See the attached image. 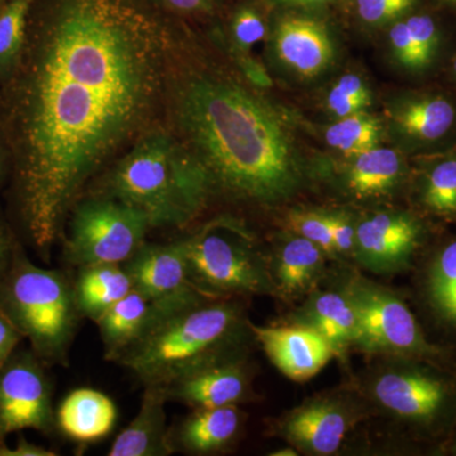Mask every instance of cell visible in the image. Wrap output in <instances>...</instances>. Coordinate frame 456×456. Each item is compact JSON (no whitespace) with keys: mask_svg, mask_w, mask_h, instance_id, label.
Returning a JSON list of instances; mask_svg holds the SVG:
<instances>
[{"mask_svg":"<svg viewBox=\"0 0 456 456\" xmlns=\"http://www.w3.org/2000/svg\"><path fill=\"white\" fill-rule=\"evenodd\" d=\"M5 102L18 213L49 257L84 185L151 112L171 32L155 0H41Z\"/></svg>","mask_w":456,"mask_h":456,"instance_id":"obj_1","label":"cell"},{"mask_svg":"<svg viewBox=\"0 0 456 456\" xmlns=\"http://www.w3.org/2000/svg\"><path fill=\"white\" fill-rule=\"evenodd\" d=\"M176 114L211 198L272 206L302 187L305 174L283 119L239 84L194 77L180 89Z\"/></svg>","mask_w":456,"mask_h":456,"instance_id":"obj_2","label":"cell"},{"mask_svg":"<svg viewBox=\"0 0 456 456\" xmlns=\"http://www.w3.org/2000/svg\"><path fill=\"white\" fill-rule=\"evenodd\" d=\"M216 299L200 289L164 299L149 330L114 362L143 387H165L215 362L239 358L250 322L235 303Z\"/></svg>","mask_w":456,"mask_h":456,"instance_id":"obj_3","label":"cell"},{"mask_svg":"<svg viewBox=\"0 0 456 456\" xmlns=\"http://www.w3.org/2000/svg\"><path fill=\"white\" fill-rule=\"evenodd\" d=\"M101 194L145 213L152 228L185 226L211 200L196 156L160 131L146 134L117 163Z\"/></svg>","mask_w":456,"mask_h":456,"instance_id":"obj_4","label":"cell"},{"mask_svg":"<svg viewBox=\"0 0 456 456\" xmlns=\"http://www.w3.org/2000/svg\"><path fill=\"white\" fill-rule=\"evenodd\" d=\"M0 308L47 367L68 365L83 316L74 281L64 273L36 265L17 244L11 265L0 278Z\"/></svg>","mask_w":456,"mask_h":456,"instance_id":"obj_5","label":"cell"},{"mask_svg":"<svg viewBox=\"0 0 456 456\" xmlns=\"http://www.w3.org/2000/svg\"><path fill=\"white\" fill-rule=\"evenodd\" d=\"M184 240L189 281L213 298L275 293L272 272L244 231L220 222Z\"/></svg>","mask_w":456,"mask_h":456,"instance_id":"obj_6","label":"cell"},{"mask_svg":"<svg viewBox=\"0 0 456 456\" xmlns=\"http://www.w3.org/2000/svg\"><path fill=\"white\" fill-rule=\"evenodd\" d=\"M145 213L114 200L94 196L77 203L65 237V260L71 265L123 264L145 244L151 230Z\"/></svg>","mask_w":456,"mask_h":456,"instance_id":"obj_7","label":"cell"},{"mask_svg":"<svg viewBox=\"0 0 456 456\" xmlns=\"http://www.w3.org/2000/svg\"><path fill=\"white\" fill-rule=\"evenodd\" d=\"M356 314L355 345L374 354L422 359L439 355L406 303L391 290L362 277L344 288Z\"/></svg>","mask_w":456,"mask_h":456,"instance_id":"obj_8","label":"cell"},{"mask_svg":"<svg viewBox=\"0 0 456 456\" xmlns=\"http://www.w3.org/2000/svg\"><path fill=\"white\" fill-rule=\"evenodd\" d=\"M47 365L32 349L16 350L0 368V444L14 432L56 431Z\"/></svg>","mask_w":456,"mask_h":456,"instance_id":"obj_9","label":"cell"},{"mask_svg":"<svg viewBox=\"0 0 456 456\" xmlns=\"http://www.w3.org/2000/svg\"><path fill=\"white\" fill-rule=\"evenodd\" d=\"M378 403L419 428H432L449 416L455 401L454 387L445 378L416 365L388 369L371 387Z\"/></svg>","mask_w":456,"mask_h":456,"instance_id":"obj_10","label":"cell"},{"mask_svg":"<svg viewBox=\"0 0 456 456\" xmlns=\"http://www.w3.org/2000/svg\"><path fill=\"white\" fill-rule=\"evenodd\" d=\"M422 242L421 224L407 213L377 212L356 224L354 257L375 273L407 268Z\"/></svg>","mask_w":456,"mask_h":456,"instance_id":"obj_11","label":"cell"},{"mask_svg":"<svg viewBox=\"0 0 456 456\" xmlns=\"http://www.w3.org/2000/svg\"><path fill=\"white\" fill-rule=\"evenodd\" d=\"M250 330L270 362L294 382L311 379L335 356L330 342L316 330L302 323L292 326L250 323Z\"/></svg>","mask_w":456,"mask_h":456,"instance_id":"obj_12","label":"cell"},{"mask_svg":"<svg viewBox=\"0 0 456 456\" xmlns=\"http://www.w3.org/2000/svg\"><path fill=\"white\" fill-rule=\"evenodd\" d=\"M353 410L335 397H321L294 408L281 421L285 439L314 455L335 454L341 448L351 425Z\"/></svg>","mask_w":456,"mask_h":456,"instance_id":"obj_13","label":"cell"},{"mask_svg":"<svg viewBox=\"0 0 456 456\" xmlns=\"http://www.w3.org/2000/svg\"><path fill=\"white\" fill-rule=\"evenodd\" d=\"M161 388L169 402H180L193 410L237 406L253 397L242 356L215 362Z\"/></svg>","mask_w":456,"mask_h":456,"instance_id":"obj_14","label":"cell"},{"mask_svg":"<svg viewBox=\"0 0 456 456\" xmlns=\"http://www.w3.org/2000/svg\"><path fill=\"white\" fill-rule=\"evenodd\" d=\"M122 266L131 279L132 289L151 301L171 298L196 288L189 281L184 240L169 244L145 242Z\"/></svg>","mask_w":456,"mask_h":456,"instance_id":"obj_15","label":"cell"},{"mask_svg":"<svg viewBox=\"0 0 456 456\" xmlns=\"http://www.w3.org/2000/svg\"><path fill=\"white\" fill-rule=\"evenodd\" d=\"M275 50L281 62L302 77H316L334 59L331 36L322 20L287 14L278 20Z\"/></svg>","mask_w":456,"mask_h":456,"instance_id":"obj_16","label":"cell"},{"mask_svg":"<svg viewBox=\"0 0 456 456\" xmlns=\"http://www.w3.org/2000/svg\"><path fill=\"white\" fill-rule=\"evenodd\" d=\"M167 393L161 387H143L139 412L114 439L110 456H169L175 452L167 426Z\"/></svg>","mask_w":456,"mask_h":456,"instance_id":"obj_17","label":"cell"},{"mask_svg":"<svg viewBox=\"0 0 456 456\" xmlns=\"http://www.w3.org/2000/svg\"><path fill=\"white\" fill-rule=\"evenodd\" d=\"M117 422V407L106 393L77 388L56 410V430L80 445L107 437Z\"/></svg>","mask_w":456,"mask_h":456,"instance_id":"obj_18","label":"cell"},{"mask_svg":"<svg viewBox=\"0 0 456 456\" xmlns=\"http://www.w3.org/2000/svg\"><path fill=\"white\" fill-rule=\"evenodd\" d=\"M242 413L237 406L203 408L182 419L171 428L175 452L212 454L233 443L241 430Z\"/></svg>","mask_w":456,"mask_h":456,"instance_id":"obj_19","label":"cell"},{"mask_svg":"<svg viewBox=\"0 0 456 456\" xmlns=\"http://www.w3.org/2000/svg\"><path fill=\"white\" fill-rule=\"evenodd\" d=\"M163 301H151L132 289L97 321L104 358L116 359L145 334L160 312Z\"/></svg>","mask_w":456,"mask_h":456,"instance_id":"obj_20","label":"cell"},{"mask_svg":"<svg viewBox=\"0 0 456 456\" xmlns=\"http://www.w3.org/2000/svg\"><path fill=\"white\" fill-rule=\"evenodd\" d=\"M325 251L305 237L290 235L279 245L272 272L275 292L297 297L316 285L325 269Z\"/></svg>","mask_w":456,"mask_h":456,"instance_id":"obj_21","label":"cell"},{"mask_svg":"<svg viewBox=\"0 0 456 456\" xmlns=\"http://www.w3.org/2000/svg\"><path fill=\"white\" fill-rule=\"evenodd\" d=\"M297 323L320 332L331 345L335 355H344L345 351L355 345V310L344 289L312 294L299 312Z\"/></svg>","mask_w":456,"mask_h":456,"instance_id":"obj_22","label":"cell"},{"mask_svg":"<svg viewBox=\"0 0 456 456\" xmlns=\"http://www.w3.org/2000/svg\"><path fill=\"white\" fill-rule=\"evenodd\" d=\"M74 290L82 316L97 322L131 292L132 283L122 264H95L77 268Z\"/></svg>","mask_w":456,"mask_h":456,"instance_id":"obj_23","label":"cell"},{"mask_svg":"<svg viewBox=\"0 0 456 456\" xmlns=\"http://www.w3.org/2000/svg\"><path fill=\"white\" fill-rule=\"evenodd\" d=\"M402 176V160L397 151L374 147L355 156L345 175V185L360 200L386 196Z\"/></svg>","mask_w":456,"mask_h":456,"instance_id":"obj_24","label":"cell"},{"mask_svg":"<svg viewBox=\"0 0 456 456\" xmlns=\"http://www.w3.org/2000/svg\"><path fill=\"white\" fill-rule=\"evenodd\" d=\"M395 125L407 136L422 141L440 139L452 128L454 107L444 98L408 102L393 114Z\"/></svg>","mask_w":456,"mask_h":456,"instance_id":"obj_25","label":"cell"},{"mask_svg":"<svg viewBox=\"0 0 456 456\" xmlns=\"http://www.w3.org/2000/svg\"><path fill=\"white\" fill-rule=\"evenodd\" d=\"M426 292L437 317L456 327V240L432 259L426 275Z\"/></svg>","mask_w":456,"mask_h":456,"instance_id":"obj_26","label":"cell"},{"mask_svg":"<svg viewBox=\"0 0 456 456\" xmlns=\"http://www.w3.org/2000/svg\"><path fill=\"white\" fill-rule=\"evenodd\" d=\"M33 2L8 0L0 9V74H11L16 68L25 47Z\"/></svg>","mask_w":456,"mask_h":456,"instance_id":"obj_27","label":"cell"},{"mask_svg":"<svg viewBox=\"0 0 456 456\" xmlns=\"http://www.w3.org/2000/svg\"><path fill=\"white\" fill-rule=\"evenodd\" d=\"M379 140V122L362 110L344 117L326 131V141L330 146L354 158L377 147Z\"/></svg>","mask_w":456,"mask_h":456,"instance_id":"obj_28","label":"cell"},{"mask_svg":"<svg viewBox=\"0 0 456 456\" xmlns=\"http://www.w3.org/2000/svg\"><path fill=\"white\" fill-rule=\"evenodd\" d=\"M421 198L426 208L435 215H456L455 159L437 164L428 173Z\"/></svg>","mask_w":456,"mask_h":456,"instance_id":"obj_29","label":"cell"},{"mask_svg":"<svg viewBox=\"0 0 456 456\" xmlns=\"http://www.w3.org/2000/svg\"><path fill=\"white\" fill-rule=\"evenodd\" d=\"M287 227L296 235L305 237L325 251L327 256L336 257L327 213L292 211L287 216Z\"/></svg>","mask_w":456,"mask_h":456,"instance_id":"obj_30","label":"cell"},{"mask_svg":"<svg viewBox=\"0 0 456 456\" xmlns=\"http://www.w3.org/2000/svg\"><path fill=\"white\" fill-rule=\"evenodd\" d=\"M233 40L240 49L248 50L263 40L266 35V26L260 12L254 5L244 4L233 12L231 20Z\"/></svg>","mask_w":456,"mask_h":456,"instance_id":"obj_31","label":"cell"},{"mask_svg":"<svg viewBox=\"0 0 456 456\" xmlns=\"http://www.w3.org/2000/svg\"><path fill=\"white\" fill-rule=\"evenodd\" d=\"M417 0H355L356 13L368 25H383L403 16Z\"/></svg>","mask_w":456,"mask_h":456,"instance_id":"obj_32","label":"cell"},{"mask_svg":"<svg viewBox=\"0 0 456 456\" xmlns=\"http://www.w3.org/2000/svg\"><path fill=\"white\" fill-rule=\"evenodd\" d=\"M415 46L419 69L430 64L437 44V29L428 16H411L404 20Z\"/></svg>","mask_w":456,"mask_h":456,"instance_id":"obj_33","label":"cell"},{"mask_svg":"<svg viewBox=\"0 0 456 456\" xmlns=\"http://www.w3.org/2000/svg\"><path fill=\"white\" fill-rule=\"evenodd\" d=\"M330 232L336 254L354 255L355 251L356 226L345 213H327Z\"/></svg>","mask_w":456,"mask_h":456,"instance_id":"obj_34","label":"cell"},{"mask_svg":"<svg viewBox=\"0 0 456 456\" xmlns=\"http://www.w3.org/2000/svg\"><path fill=\"white\" fill-rule=\"evenodd\" d=\"M389 40H391L393 53L402 65L410 69H419L415 46L404 20L392 26Z\"/></svg>","mask_w":456,"mask_h":456,"instance_id":"obj_35","label":"cell"},{"mask_svg":"<svg viewBox=\"0 0 456 456\" xmlns=\"http://www.w3.org/2000/svg\"><path fill=\"white\" fill-rule=\"evenodd\" d=\"M169 13L179 16H211L217 9V0H155Z\"/></svg>","mask_w":456,"mask_h":456,"instance_id":"obj_36","label":"cell"},{"mask_svg":"<svg viewBox=\"0 0 456 456\" xmlns=\"http://www.w3.org/2000/svg\"><path fill=\"white\" fill-rule=\"evenodd\" d=\"M22 340H25V338L20 330L0 308V368L16 353L18 345Z\"/></svg>","mask_w":456,"mask_h":456,"instance_id":"obj_37","label":"cell"},{"mask_svg":"<svg viewBox=\"0 0 456 456\" xmlns=\"http://www.w3.org/2000/svg\"><path fill=\"white\" fill-rule=\"evenodd\" d=\"M369 106L370 104L367 103V102L350 97V95L345 94L336 86L331 89V92L329 93V98H327V107H329V110L335 113L336 116L341 117V118L350 116V114L362 112V110Z\"/></svg>","mask_w":456,"mask_h":456,"instance_id":"obj_38","label":"cell"},{"mask_svg":"<svg viewBox=\"0 0 456 456\" xmlns=\"http://www.w3.org/2000/svg\"><path fill=\"white\" fill-rule=\"evenodd\" d=\"M335 86L350 97L362 99L369 104L371 103V94L368 86L356 75H344Z\"/></svg>","mask_w":456,"mask_h":456,"instance_id":"obj_39","label":"cell"},{"mask_svg":"<svg viewBox=\"0 0 456 456\" xmlns=\"http://www.w3.org/2000/svg\"><path fill=\"white\" fill-rule=\"evenodd\" d=\"M57 455L53 450L44 446L35 445L29 443L25 437L20 436L16 448H9L4 444H0V456H53Z\"/></svg>","mask_w":456,"mask_h":456,"instance_id":"obj_40","label":"cell"},{"mask_svg":"<svg viewBox=\"0 0 456 456\" xmlns=\"http://www.w3.org/2000/svg\"><path fill=\"white\" fill-rule=\"evenodd\" d=\"M16 246L17 242L12 240V237L5 232L4 228L0 226V278L5 274L11 265Z\"/></svg>","mask_w":456,"mask_h":456,"instance_id":"obj_41","label":"cell"},{"mask_svg":"<svg viewBox=\"0 0 456 456\" xmlns=\"http://www.w3.org/2000/svg\"><path fill=\"white\" fill-rule=\"evenodd\" d=\"M279 5H292V7H311V5L326 4L331 0H272Z\"/></svg>","mask_w":456,"mask_h":456,"instance_id":"obj_42","label":"cell"},{"mask_svg":"<svg viewBox=\"0 0 456 456\" xmlns=\"http://www.w3.org/2000/svg\"><path fill=\"white\" fill-rule=\"evenodd\" d=\"M272 455L275 456H294L297 455L296 450L294 449H281L279 452H273Z\"/></svg>","mask_w":456,"mask_h":456,"instance_id":"obj_43","label":"cell"},{"mask_svg":"<svg viewBox=\"0 0 456 456\" xmlns=\"http://www.w3.org/2000/svg\"><path fill=\"white\" fill-rule=\"evenodd\" d=\"M0 170H2V154H0Z\"/></svg>","mask_w":456,"mask_h":456,"instance_id":"obj_44","label":"cell"},{"mask_svg":"<svg viewBox=\"0 0 456 456\" xmlns=\"http://www.w3.org/2000/svg\"><path fill=\"white\" fill-rule=\"evenodd\" d=\"M446 2L454 3V4H456V0H446Z\"/></svg>","mask_w":456,"mask_h":456,"instance_id":"obj_45","label":"cell"},{"mask_svg":"<svg viewBox=\"0 0 456 456\" xmlns=\"http://www.w3.org/2000/svg\"><path fill=\"white\" fill-rule=\"evenodd\" d=\"M454 70H455V74H456V57H455V60H454Z\"/></svg>","mask_w":456,"mask_h":456,"instance_id":"obj_46","label":"cell"}]
</instances>
